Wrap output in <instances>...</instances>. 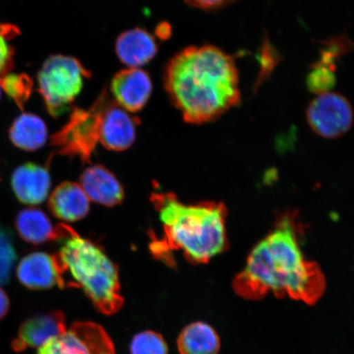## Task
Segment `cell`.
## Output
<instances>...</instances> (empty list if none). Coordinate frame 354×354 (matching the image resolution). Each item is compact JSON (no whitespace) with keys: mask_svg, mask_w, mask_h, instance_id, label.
I'll list each match as a JSON object with an SVG mask.
<instances>
[{"mask_svg":"<svg viewBox=\"0 0 354 354\" xmlns=\"http://www.w3.org/2000/svg\"><path fill=\"white\" fill-rule=\"evenodd\" d=\"M110 92L115 103L130 113L142 110L151 97L153 82L142 68H127L112 78Z\"/></svg>","mask_w":354,"mask_h":354,"instance_id":"9c48e42d","label":"cell"},{"mask_svg":"<svg viewBox=\"0 0 354 354\" xmlns=\"http://www.w3.org/2000/svg\"><path fill=\"white\" fill-rule=\"evenodd\" d=\"M62 246L54 257L63 288L82 289L95 307L106 315L122 307L117 266L95 243L83 238L65 224H60Z\"/></svg>","mask_w":354,"mask_h":354,"instance_id":"277c9868","label":"cell"},{"mask_svg":"<svg viewBox=\"0 0 354 354\" xmlns=\"http://www.w3.org/2000/svg\"><path fill=\"white\" fill-rule=\"evenodd\" d=\"M3 92L10 97L20 109L24 108L26 100L32 94L33 82L24 73H8L0 77Z\"/></svg>","mask_w":354,"mask_h":354,"instance_id":"ffe728a7","label":"cell"},{"mask_svg":"<svg viewBox=\"0 0 354 354\" xmlns=\"http://www.w3.org/2000/svg\"><path fill=\"white\" fill-rule=\"evenodd\" d=\"M48 205L51 214L57 218L76 221L87 215L90 209V199L81 185L66 181L54 190Z\"/></svg>","mask_w":354,"mask_h":354,"instance_id":"2e32d148","label":"cell"},{"mask_svg":"<svg viewBox=\"0 0 354 354\" xmlns=\"http://www.w3.org/2000/svg\"><path fill=\"white\" fill-rule=\"evenodd\" d=\"M300 225L294 214L278 216L275 227L252 249L245 268L234 277L233 290L246 300L269 293L308 305L320 300L326 283L320 266L305 259Z\"/></svg>","mask_w":354,"mask_h":354,"instance_id":"6da1fadb","label":"cell"},{"mask_svg":"<svg viewBox=\"0 0 354 354\" xmlns=\"http://www.w3.org/2000/svg\"><path fill=\"white\" fill-rule=\"evenodd\" d=\"M108 92L105 88L90 108L73 111L68 122L52 136V145L57 153L90 162L100 141L103 112L110 98Z\"/></svg>","mask_w":354,"mask_h":354,"instance_id":"8992f818","label":"cell"},{"mask_svg":"<svg viewBox=\"0 0 354 354\" xmlns=\"http://www.w3.org/2000/svg\"><path fill=\"white\" fill-rule=\"evenodd\" d=\"M306 117L309 127L317 135L335 139L351 129L353 111L345 97L328 91L318 94L310 103Z\"/></svg>","mask_w":354,"mask_h":354,"instance_id":"52a82bcc","label":"cell"},{"mask_svg":"<svg viewBox=\"0 0 354 354\" xmlns=\"http://www.w3.org/2000/svg\"><path fill=\"white\" fill-rule=\"evenodd\" d=\"M177 346L180 354H218L221 339L214 327L196 322L181 331Z\"/></svg>","mask_w":354,"mask_h":354,"instance_id":"d6986e66","label":"cell"},{"mask_svg":"<svg viewBox=\"0 0 354 354\" xmlns=\"http://www.w3.org/2000/svg\"><path fill=\"white\" fill-rule=\"evenodd\" d=\"M16 260L12 234L10 230L0 225V286L6 285L10 281Z\"/></svg>","mask_w":354,"mask_h":354,"instance_id":"7402d4cb","label":"cell"},{"mask_svg":"<svg viewBox=\"0 0 354 354\" xmlns=\"http://www.w3.org/2000/svg\"><path fill=\"white\" fill-rule=\"evenodd\" d=\"M17 277L30 290H48L55 286L63 288L54 257L43 252H34L22 258L17 266Z\"/></svg>","mask_w":354,"mask_h":354,"instance_id":"5bb4252c","label":"cell"},{"mask_svg":"<svg viewBox=\"0 0 354 354\" xmlns=\"http://www.w3.org/2000/svg\"><path fill=\"white\" fill-rule=\"evenodd\" d=\"M163 86L184 121L194 125L216 120L241 100L233 57L212 44L177 53L165 66Z\"/></svg>","mask_w":354,"mask_h":354,"instance_id":"7a4b0ae2","label":"cell"},{"mask_svg":"<svg viewBox=\"0 0 354 354\" xmlns=\"http://www.w3.org/2000/svg\"><path fill=\"white\" fill-rule=\"evenodd\" d=\"M15 227L22 240L35 245L59 241L60 236L59 225L55 227L44 212L33 207L17 214Z\"/></svg>","mask_w":354,"mask_h":354,"instance_id":"e0dca14e","label":"cell"},{"mask_svg":"<svg viewBox=\"0 0 354 354\" xmlns=\"http://www.w3.org/2000/svg\"><path fill=\"white\" fill-rule=\"evenodd\" d=\"M10 299L8 295L0 288V320L6 316V314L10 309Z\"/></svg>","mask_w":354,"mask_h":354,"instance_id":"d4e9b609","label":"cell"},{"mask_svg":"<svg viewBox=\"0 0 354 354\" xmlns=\"http://www.w3.org/2000/svg\"><path fill=\"white\" fill-rule=\"evenodd\" d=\"M151 201L162 224V238L151 243V252L158 259L170 263L171 252L180 251L189 263L202 264L227 250L224 203L187 205L169 192L153 193Z\"/></svg>","mask_w":354,"mask_h":354,"instance_id":"3957f363","label":"cell"},{"mask_svg":"<svg viewBox=\"0 0 354 354\" xmlns=\"http://www.w3.org/2000/svg\"><path fill=\"white\" fill-rule=\"evenodd\" d=\"M137 125L136 118L109 98L102 118L100 143L113 151L129 149L136 140Z\"/></svg>","mask_w":354,"mask_h":354,"instance_id":"30bf717a","label":"cell"},{"mask_svg":"<svg viewBox=\"0 0 354 354\" xmlns=\"http://www.w3.org/2000/svg\"><path fill=\"white\" fill-rule=\"evenodd\" d=\"M65 317L60 311H52L28 318L20 326L12 347L17 353L41 348L66 330Z\"/></svg>","mask_w":354,"mask_h":354,"instance_id":"8fae6325","label":"cell"},{"mask_svg":"<svg viewBox=\"0 0 354 354\" xmlns=\"http://www.w3.org/2000/svg\"><path fill=\"white\" fill-rule=\"evenodd\" d=\"M2 94H3V90H2L1 84H0V100H1Z\"/></svg>","mask_w":354,"mask_h":354,"instance_id":"484cf974","label":"cell"},{"mask_svg":"<svg viewBox=\"0 0 354 354\" xmlns=\"http://www.w3.org/2000/svg\"><path fill=\"white\" fill-rule=\"evenodd\" d=\"M11 185L21 203L38 205L46 201L50 193V175L46 167L35 163H25L13 171Z\"/></svg>","mask_w":354,"mask_h":354,"instance_id":"4fadbf2b","label":"cell"},{"mask_svg":"<svg viewBox=\"0 0 354 354\" xmlns=\"http://www.w3.org/2000/svg\"><path fill=\"white\" fill-rule=\"evenodd\" d=\"M236 0H184L189 6L205 11L219 10L232 3Z\"/></svg>","mask_w":354,"mask_h":354,"instance_id":"cb8c5ba5","label":"cell"},{"mask_svg":"<svg viewBox=\"0 0 354 354\" xmlns=\"http://www.w3.org/2000/svg\"><path fill=\"white\" fill-rule=\"evenodd\" d=\"M17 26L0 22V77L10 73L15 66V48L10 41L19 35Z\"/></svg>","mask_w":354,"mask_h":354,"instance_id":"44dd1931","label":"cell"},{"mask_svg":"<svg viewBox=\"0 0 354 354\" xmlns=\"http://www.w3.org/2000/svg\"><path fill=\"white\" fill-rule=\"evenodd\" d=\"M80 185L88 199L105 206H115L124 198L123 188L116 177L103 166L87 168L80 178Z\"/></svg>","mask_w":354,"mask_h":354,"instance_id":"9a60e30c","label":"cell"},{"mask_svg":"<svg viewBox=\"0 0 354 354\" xmlns=\"http://www.w3.org/2000/svg\"><path fill=\"white\" fill-rule=\"evenodd\" d=\"M37 354H115L112 340L101 326L77 322L39 348Z\"/></svg>","mask_w":354,"mask_h":354,"instance_id":"ba28073f","label":"cell"},{"mask_svg":"<svg viewBox=\"0 0 354 354\" xmlns=\"http://www.w3.org/2000/svg\"><path fill=\"white\" fill-rule=\"evenodd\" d=\"M8 136L16 147L24 151H35L46 145L48 128L37 115L22 113L13 121Z\"/></svg>","mask_w":354,"mask_h":354,"instance_id":"ac0fdd59","label":"cell"},{"mask_svg":"<svg viewBox=\"0 0 354 354\" xmlns=\"http://www.w3.org/2000/svg\"><path fill=\"white\" fill-rule=\"evenodd\" d=\"M131 354H167L168 347L160 334L146 330L137 334L131 344Z\"/></svg>","mask_w":354,"mask_h":354,"instance_id":"603a6c76","label":"cell"},{"mask_svg":"<svg viewBox=\"0 0 354 354\" xmlns=\"http://www.w3.org/2000/svg\"><path fill=\"white\" fill-rule=\"evenodd\" d=\"M91 72L77 57L54 55L44 62L37 75L38 91L48 113L59 118L68 111Z\"/></svg>","mask_w":354,"mask_h":354,"instance_id":"5b68a950","label":"cell"},{"mask_svg":"<svg viewBox=\"0 0 354 354\" xmlns=\"http://www.w3.org/2000/svg\"><path fill=\"white\" fill-rule=\"evenodd\" d=\"M158 52L156 39L147 30L140 28L125 30L115 42V53L127 68H141L151 62Z\"/></svg>","mask_w":354,"mask_h":354,"instance_id":"7c38bea8","label":"cell"}]
</instances>
